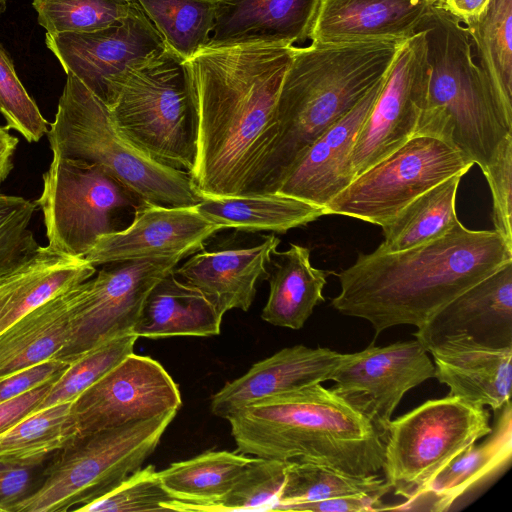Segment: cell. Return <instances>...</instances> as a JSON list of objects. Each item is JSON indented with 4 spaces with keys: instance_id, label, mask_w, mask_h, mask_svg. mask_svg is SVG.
Returning <instances> with one entry per match:
<instances>
[{
    "instance_id": "18",
    "label": "cell",
    "mask_w": 512,
    "mask_h": 512,
    "mask_svg": "<svg viewBox=\"0 0 512 512\" xmlns=\"http://www.w3.org/2000/svg\"><path fill=\"white\" fill-rule=\"evenodd\" d=\"M413 335L426 350L449 341L512 347V261L462 292Z\"/></svg>"
},
{
    "instance_id": "49",
    "label": "cell",
    "mask_w": 512,
    "mask_h": 512,
    "mask_svg": "<svg viewBox=\"0 0 512 512\" xmlns=\"http://www.w3.org/2000/svg\"><path fill=\"white\" fill-rule=\"evenodd\" d=\"M19 140L11 135L6 126H0V183H2L13 169V155Z\"/></svg>"
},
{
    "instance_id": "52",
    "label": "cell",
    "mask_w": 512,
    "mask_h": 512,
    "mask_svg": "<svg viewBox=\"0 0 512 512\" xmlns=\"http://www.w3.org/2000/svg\"><path fill=\"white\" fill-rule=\"evenodd\" d=\"M205 1H209V2H212V3H217L219 0H205Z\"/></svg>"
},
{
    "instance_id": "24",
    "label": "cell",
    "mask_w": 512,
    "mask_h": 512,
    "mask_svg": "<svg viewBox=\"0 0 512 512\" xmlns=\"http://www.w3.org/2000/svg\"><path fill=\"white\" fill-rule=\"evenodd\" d=\"M323 0H219L207 45L310 39Z\"/></svg>"
},
{
    "instance_id": "16",
    "label": "cell",
    "mask_w": 512,
    "mask_h": 512,
    "mask_svg": "<svg viewBox=\"0 0 512 512\" xmlns=\"http://www.w3.org/2000/svg\"><path fill=\"white\" fill-rule=\"evenodd\" d=\"M45 44L66 74L78 78L105 104L134 66L165 49L139 5L122 21L93 32L46 33Z\"/></svg>"
},
{
    "instance_id": "45",
    "label": "cell",
    "mask_w": 512,
    "mask_h": 512,
    "mask_svg": "<svg viewBox=\"0 0 512 512\" xmlns=\"http://www.w3.org/2000/svg\"><path fill=\"white\" fill-rule=\"evenodd\" d=\"M69 363L47 360L0 379V403L47 382H54Z\"/></svg>"
},
{
    "instance_id": "40",
    "label": "cell",
    "mask_w": 512,
    "mask_h": 512,
    "mask_svg": "<svg viewBox=\"0 0 512 512\" xmlns=\"http://www.w3.org/2000/svg\"><path fill=\"white\" fill-rule=\"evenodd\" d=\"M176 500L162 486L153 465L139 468L101 497L85 504L83 512L171 511Z\"/></svg>"
},
{
    "instance_id": "43",
    "label": "cell",
    "mask_w": 512,
    "mask_h": 512,
    "mask_svg": "<svg viewBox=\"0 0 512 512\" xmlns=\"http://www.w3.org/2000/svg\"><path fill=\"white\" fill-rule=\"evenodd\" d=\"M482 172L492 194L494 230L512 245V133L500 143Z\"/></svg>"
},
{
    "instance_id": "46",
    "label": "cell",
    "mask_w": 512,
    "mask_h": 512,
    "mask_svg": "<svg viewBox=\"0 0 512 512\" xmlns=\"http://www.w3.org/2000/svg\"><path fill=\"white\" fill-rule=\"evenodd\" d=\"M383 492L359 493L320 501L296 504L288 511L297 512H376L384 510Z\"/></svg>"
},
{
    "instance_id": "1",
    "label": "cell",
    "mask_w": 512,
    "mask_h": 512,
    "mask_svg": "<svg viewBox=\"0 0 512 512\" xmlns=\"http://www.w3.org/2000/svg\"><path fill=\"white\" fill-rule=\"evenodd\" d=\"M295 45H206L183 61L202 197L246 194L274 138L275 109Z\"/></svg>"
},
{
    "instance_id": "41",
    "label": "cell",
    "mask_w": 512,
    "mask_h": 512,
    "mask_svg": "<svg viewBox=\"0 0 512 512\" xmlns=\"http://www.w3.org/2000/svg\"><path fill=\"white\" fill-rule=\"evenodd\" d=\"M36 204L0 192V279L14 272L39 249L29 229Z\"/></svg>"
},
{
    "instance_id": "5",
    "label": "cell",
    "mask_w": 512,
    "mask_h": 512,
    "mask_svg": "<svg viewBox=\"0 0 512 512\" xmlns=\"http://www.w3.org/2000/svg\"><path fill=\"white\" fill-rule=\"evenodd\" d=\"M418 29L426 37L428 83L414 135L446 142L483 171L512 133V112L475 63L461 21L433 4Z\"/></svg>"
},
{
    "instance_id": "26",
    "label": "cell",
    "mask_w": 512,
    "mask_h": 512,
    "mask_svg": "<svg viewBox=\"0 0 512 512\" xmlns=\"http://www.w3.org/2000/svg\"><path fill=\"white\" fill-rule=\"evenodd\" d=\"M96 273L84 257L62 254L48 245L0 279V333L24 315Z\"/></svg>"
},
{
    "instance_id": "29",
    "label": "cell",
    "mask_w": 512,
    "mask_h": 512,
    "mask_svg": "<svg viewBox=\"0 0 512 512\" xmlns=\"http://www.w3.org/2000/svg\"><path fill=\"white\" fill-rule=\"evenodd\" d=\"M196 210L223 229L285 233L324 215V209L278 193L202 197Z\"/></svg>"
},
{
    "instance_id": "39",
    "label": "cell",
    "mask_w": 512,
    "mask_h": 512,
    "mask_svg": "<svg viewBox=\"0 0 512 512\" xmlns=\"http://www.w3.org/2000/svg\"><path fill=\"white\" fill-rule=\"evenodd\" d=\"M289 462L253 457L220 500L198 511H274Z\"/></svg>"
},
{
    "instance_id": "9",
    "label": "cell",
    "mask_w": 512,
    "mask_h": 512,
    "mask_svg": "<svg viewBox=\"0 0 512 512\" xmlns=\"http://www.w3.org/2000/svg\"><path fill=\"white\" fill-rule=\"evenodd\" d=\"M489 418L484 407L448 395L391 420L382 466L386 483L408 500L454 457L492 431Z\"/></svg>"
},
{
    "instance_id": "38",
    "label": "cell",
    "mask_w": 512,
    "mask_h": 512,
    "mask_svg": "<svg viewBox=\"0 0 512 512\" xmlns=\"http://www.w3.org/2000/svg\"><path fill=\"white\" fill-rule=\"evenodd\" d=\"M37 20L47 32L86 33L112 26L131 12L133 0H33Z\"/></svg>"
},
{
    "instance_id": "15",
    "label": "cell",
    "mask_w": 512,
    "mask_h": 512,
    "mask_svg": "<svg viewBox=\"0 0 512 512\" xmlns=\"http://www.w3.org/2000/svg\"><path fill=\"white\" fill-rule=\"evenodd\" d=\"M428 83L423 30L407 39L389 69L351 151L355 177L414 136Z\"/></svg>"
},
{
    "instance_id": "10",
    "label": "cell",
    "mask_w": 512,
    "mask_h": 512,
    "mask_svg": "<svg viewBox=\"0 0 512 512\" xmlns=\"http://www.w3.org/2000/svg\"><path fill=\"white\" fill-rule=\"evenodd\" d=\"M474 163L446 142L414 135L340 192L324 215L349 216L384 226L422 193L454 175H465Z\"/></svg>"
},
{
    "instance_id": "3",
    "label": "cell",
    "mask_w": 512,
    "mask_h": 512,
    "mask_svg": "<svg viewBox=\"0 0 512 512\" xmlns=\"http://www.w3.org/2000/svg\"><path fill=\"white\" fill-rule=\"evenodd\" d=\"M404 42L296 46L276 103L273 141L246 194L275 193L307 148L386 76Z\"/></svg>"
},
{
    "instance_id": "34",
    "label": "cell",
    "mask_w": 512,
    "mask_h": 512,
    "mask_svg": "<svg viewBox=\"0 0 512 512\" xmlns=\"http://www.w3.org/2000/svg\"><path fill=\"white\" fill-rule=\"evenodd\" d=\"M160 35L167 50L181 60L210 40L216 3L205 0H133Z\"/></svg>"
},
{
    "instance_id": "7",
    "label": "cell",
    "mask_w": 512,
    "mask_h": 512,
    "mask_svg": "<svg viewBox=\"0 0 512 512\" xmlns=\"http://www.w3.org/2000/svg\"><path fill=\"white\" fill-rule=\"evenodd\" d=\"M177 410L71 438L47 461L38 488L12 512L77 511L141 468Z\"/></svg>"
},
{
    "instance_id": "23",
    "label": "cell",
    "mask_w": 512,
    "mask_h": 512,
    "mask_svg": "<svg viewBox=\"0 0 512 512\" xmlns=\"http://www.w3.org/2000/svg\"><path fill=\"white\" fill-rule=\"evenodd\" d=\"M511 411V401H508L497 411V420L484 441L470 445L414 496L387 510L448 511L458 499L496 476L511 461Z\"/></svg>"
},
{
    "instance_id": "50",
    "label": "cell",
    "mask_w": 512,
    "mask_h": 512,
    "mask_svg": "<svg viewBox=\"0 0 512 512\" xmlns=\"http://www.w3.org/2000/svg\"><path fill=\"white\" fill-rule=\"evenodd\" d=\"M8 0H0V16L4 13L7 7Z\"/></svg>"
},
{
    "instance_id": "19",
    "label": "cell",
    "mask_w": 512,
    "mask_h": 512,
    "mask_svg": "<svg viewBox=\"0 0 512 512\" xmlns=\"http://www.w3.org/2000/svg\"><path fill=\"white\" fill-rule=\"evenodd\" d=\"M385 77L307 148L275 193L324 209L354 180L351 151Z\"/></svg>"
},
{
    "instance_id": "8",
    "label": "cell",
    "mask_w": 512,
    "mask_h": 512,
    "mask_svg": "<svg viewBox=\"0 0 512 512\" xmlns=\"http://www.w3.org/2000/svg\"><path fill=\"white\" fill-rule=\"evenodd\" d=\"M122 134L155 161L188 174L192 117L183 60L166 48L131 68L106 103Z\"/></svg>"
},
{
    "instance_id": "31",
    "label": "cell",
    "mask_w": 512,
    "mask_h": 512,
    "mask_svg": "<svg viewBox=\"0 0 512 512\" xmlns=\"http://www.w3.org/2000/svg\"><path fill=\"white\" fill-rule=\"evenodd\" d=\"M252 459L236 451L211 450L158 471L162 486L176 499L171 511L196 512L217 502Z\"/></svg>"
},
{
    "instance_id": "27",
    "label": "cell",
    "mask_w": 512,
    "mask_h": 512,
    "mask_svg": "<svg viewBox=\"0 0 512 512\" xmlns=\"http://www.w3.org/2000/svg\"><path fill=\"white\" fill-rule=\"evenodd\" d=\"M222 317L198 289L173 271L148 295L133 334L150 339L215 336L221 331Z\"/></svg>"
},
{
    "instance_id": "32",
    "label": "cell",
    "mask_w": 512,
    "mask_h": 512,
    "mask_svg": "<svg viewBox=\"0 0 512 512\" xmlns=\"http://www.w3.org/2000/svg\"><path fill=\"white\" fill-rule=\"evenodd\" d=\"M462 176H451L406 205L382 226L384 240L376 251L411 249L447 233L459 221L455 204Z\"/></svg>"
},
{
    "instance_id": "13",
    "label": "cell",
    "mask_w": 512,
    "mask_h": 512,
    "mask_svg": "<svg viewBox=\"0 0 512 512\" xmlns=\"http://www.w3.org/2000/svg\"><path fill=\"white\" fill-rule=\"evenodd\" d=\"M180 391L165 368L149 356L128 355L71 404L73 437L179 410Z\"/></svg>"
},
{
    "instance_id": "21",
    "label": "cell",
    "mask_w": 512,
    "mask_h": 512,
    "mask_svg": "<svg viewBox=\"0 0 512 512\" xmlns=\"http://www.w3.org/2000/svg\"><path fill=\"white\" fill-rule=\"evenodd\" d=\"M432 5L427 0H323L309 40L314 44L406 41Z\"/></svg>"
},
{
    "instance_id": "20",
    "label": "cell",
    "mask_w": 512,
    "mask_h": 512,
    "mask_svg": "<svg viewBox=\"0 0 512 512\" xmlns=\"http://www.w3.org/2000/svg\"><path fill=\"white\" fill-rule=\"evenodd\" d=\"M342 353L302 344L286 347L227 382L211 398V412L226 419L259 399L330 380Z\"/></svg>"
},
{
    "instance_id": "42",
    "label": "cell",
    "mask_w": 512,
    "mask_h": 512,
    "mask_svg": "<svg viewBox=\"0 0 512 512\" xmlns=\"http://www.w3.org/2000/svg\"><path fill=\"white\" fill-rule=\"evenodd\" d=\"M0 113L6 128L16 130L29 143L48 132V122L17 76L13 61L0 44Z\"/></svg>"
},
{
    "instance_id": "17",
    "label": "cell",
    "mask_w": 512,
    "mask_h": 512,
    "mask_svg": "<svg viewBox=\"0 0 512 512\" xmlns=\"http://www.w3.org/2000/svg\"><path fill=\"white\" fill-rule=\"evenodd\" d=\"M220 230L195 205L141 202L129 226L98 237L84 258L95 267L178 255L186 258L203 250L206 240Z\"/></svg>"
},
{
    "instance_id": "35",
    "label": "cell",
    "mask_w": 512,
    "mask_h": 512,
    "mask_svg": "<svg viewBox=\"0 0 512 512\" xmlns=\"http://www.w3.org/2000/svg\"><path fill=\"white\" fill-rule=\"evenodd\" d=\"M72 402L43 408L0 434V462L40 465L71 438Z\"/></svg>"
},
{
    "instance_id": "6",
    "label": "cell",
    "mask_w": 512,
    "mask_h": 512,
    "mask_svg": "<svg viewBox=\"0 0 512 512\" xmlns=\"http://www.w3.org/2000/svg\"><path fill=\"white\" fill-rule=\"evenodd\" d=\"M47 137L53 155L102 167L141 202L194 206L202 196L187 172L150 158L116 126L107 105L68 73Z\"/></svg>"
},
{
    "instance_id": "2",
    "label": "cell",
    "mask_w": 512,
    "mask_h": 512,
    "mask_svg": "<svg viewBox=\"0 0 512 512\" xmlns=\"http://www.w3.org/2000/svg\"><path fill=\"white\" fill-rule=\"evenodd\" d=\"M512 261V245L495 230L458 221L443 236L399 252L360 253L337 274L331 306L369 321L375 336L397 325H424L462 292Z\"/></svg>"
},
{
    "instance_id": "44",
    "label": "cell",
    "mask_w": 512,
    "mask_h": 512,
    "mask_svg": "<svg viewBox=\"0 0 512 512\" xmlns=\"http://www.w3.org/2000/svg\"><path fill=\"white\" fill-rule=\"evenodd\" d=\"M46 463L22 465L0 462V512H12L16 504L38 488Z\"/></svg>"
},
{
    "instance_id": "11",
    "label": "cell",
    "mask_w": 512,
    "mask_h": 512,
    "mask_svg": "<svg viewBox=\"0 0 512 512\" xmlns=\"http://www.w3.org/2000/svg\"><path fill=\"white\" fill-rule=\"evenodd\" d=\"M135 196L99 165L53 155L37 200L52 249L84 257L101 235L112 232L115 210Z\"/></svg>"
},
{
    "instance_id": "25",
    "label": "cell",
    "mask_w": 512,
    "mask_h": 512,
    "mask_svg": "<svg viewBox=\"0 0 512 512\" xmlns=\"http://www.w3.org/2000/svg\"><path fill=\"white\" fill-rule=\"evenodd\" d=\"M427 352L434 359V377L449 387V395L494 411L510 401L512 347L488 348L449 341Z\"/></svg>"
},
{
    "instance_id": "28",
    "label": "cell",
    "mask_w": 512,
    "mask_h": 512,
    "mask_svg": "<svg viewBox=\"0 0 512 512\" xmlns=\"http://www.w3.org/2000/svg\"><path fill=\"white\" fill-rule=\"evenodd\" d=\"M69 289L0 333V379L55 359L64 348L71 331Z\"/></svg>"
},
{
    "instance_id": "36",
    "label": "cell",
    "mask_w": 512,
    "mask_h": 512,
    "mask_svg": "<svg viewBox=\"0 0 512 512\" xmlns=\"http://www.w3.org/2000/svg\"><path fill=\"white\" fill-rule=\"evenodd\" d=\"M390 491V486L378 474L355 476L324 465L290 461L274 511H288L300 503L359 493L387 494Z\"/></svg>"
},
{
    "instance_id": "12",
    "label": "cell",
    "mask_w": 512,
    "mask_h": 512,
    "mask_svg": "<svg viewBox=\"0 0 512 512\" xmlns=\"http://www.w3.org/2000/svg\"><path fill=\"white\" fill-rule=\"evenodd\" d=\"M184 258L178 255L114 263L71 287L70 336L55 360L70 363L102 342L133 333L152 289Z\"/></svg>"
},
{
    "instance_id": "48",
    "label": "cell",
    "mask_w": 512,
    "mask_h": 512,
    "mask_svg": "<svg viewBox=\"0 0 512 512\" xmlns=\"http://www.w3.org/2000/svg\"><path fill=\"white\" fill-rule=\"evenodd\" d=\"M489 2L490 0H442L436 5L465 23L479 17L486 10Z\"/></svg>"
},
{
    "instance_id": "14",
    "label": "cell",
    "mask_w": 512,
    "mask_h": 512,
    "mask_svg": "<svg viewBox=\"0 0 512 512\" xmlns=\"http://www.w3.org/2000/svg\"><path fill=\"white\" fill-rule=\"evenodd\" d=\"M434 377V364L417 339L387 346L373 343L362 351L342 354L331 374V388L365 416L383 440L404 394Z\"/></svg>"
},
{
    "instance_id": "47",
    "label": "cell",
    "mask_w": 512,
    "mask_h": 512,
    "mask_svg": "<svg viewBox=\"0 0 512 512\" xmlns=\"http://www.w3.org/2000/svg\"><path fill=\"white\" fill-rule=\"evenodd\" d=\"M53 382H47L0 403V434L34 414L49 392Z\"/></svg>"
},
{
    "instance_id": "37",
    "label": "cell",
    "mask_w": 512,
    "mask_h": 512,
    "mask_svg": "<svg viewBox=\"0 0 512 512\" xmlns=\"http://www.w3.org/2000/svg\"><path fill=\"white\" fill-rule=\"evenodd\" d=\"M139 337L128 333L111 338L86 351L69 363L39 404L37 411L64 402H73L128 355Z\"/></svg>"
},
{
    "instance_id": "33",
    "label": "cell",
    "mask_w": 512,
    "mask_h": 512,
    "mask_svg": "<svg viewBox=\"0 0 512 512\" xmlns=\"http://www.w3.org/2000/svg\"><path fill=\"white\" fill-rule=\"evenodd\" d=\"M479 66L512 112V0H490L477 18L463 23Z\"/></svg>"
},
{
    "instance_id": "51",
    "label": "cell",
    "mask_w": 512,
    "mask_h": 512,
    "mask_svg": "<svg viewBox=\"0 0 512 512\" xmlns=\"http://www.w3.org/2000/svg\"><path fill=\"white\" fill-rule=\"evenodd\" d=\"M431 4H439L442 0H427Z\"/></svg>"
},
{
    "instance_id": "4",
    "label": "cell",
    "mask_w": 512,
    "mask_h": 512,
    "mask_svg": "<svg viewBox=\"0 0 512 512\" xmlns=\"http://www.w3.org/2000/svg\"><path fill=\"white\" fill-rule=\"evenodd\" d=\"M236 452L324 465L355 476L378 474L384 442L370 421L320 383L254 401L226 418Z\"/></svg>"
},
{
    "instance_id": "30",
    "label": "cell",
    "mask_w": 512,
    "mask_h": 512,
    "mask_svg": "<svg viewBox=\"0 0 512 512\" xmlns=\"http://www.w3.org/2000/svg\"><path fill=\"white\" fill-rule=\"evenodd\" d=\"M274 255L278 258L268 275L270 291L261 317L272 325L299 330L324 302L323 288L332 272L313 267L304 246L291 244Z\"/></svg>"
},
{
    "instance_id": "22",
    "label": "cell",
    "mask_w": 512,
    "mask_h": 512,
    "mask_svg": "<svg viewBox=\"0 0 512 512\" xmlns=\"http://www.w3.org/2000/svg\"><path fill=\"white\" fill-rule=\"evenodd\" d=\"M280 239L270 235L260 244L221 251H198L174 274L198 289L224 315L231 309L247 311L256 295V282L267 276L266 266L277 251Z\"/></svg>"
}]
</instances>
